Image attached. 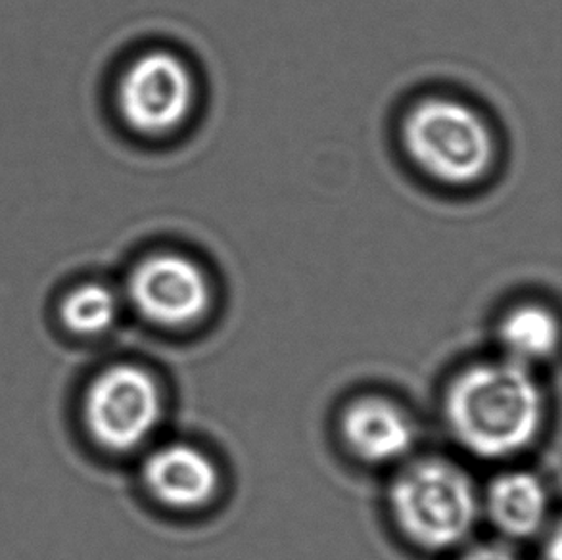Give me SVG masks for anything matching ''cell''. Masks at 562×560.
Masks as SVG:
<instances>
[{"mask_svg":"<svg viewBox=\"0 0 562 560\" xmlns=\"http://www.w3.org/2000/svg\"><path fill=\"white\" fill-rule=\"evenodd\" d=\"M446 417L469 451L482 459H503L525 449L538 434L543 402L522 365L482 363L451 384Z\"/></svg>","mask_w":562,"mask_h":560,"instance_id":"1","label":"cell"},{"mask_svg":"<svg viewBox=\"0 0 562 560\" xmlns=\"http://www.w3.org/2000/svg\"><path fill=\"white\" fill-rule=\"evenodd\" d=\"M403 144L426 175L448 184H471L495 158L492 130L482 115L453 99H426L403 122Z\"/></svg>","mask_w":562,"mask_h":560,"instance_id":"2","label":"cell"},{"mask_svg":"<svg viewBox=\"0 0 562 560\" xmlns=\"http://www.w3.org/2000/svg\"><path fill=\"white\" fill-rule=\"evenodd\" d=\"M390 505L397 526L426 549L461 544L479 516V497L469 477L438 459L403 470L392 485Z\"/></svg>","mask_w":562,"mask_h":560,"instance_id":"3","label":"cell"},{"mask_svg":"<svg viewBox=\"0 0 562 560\" xmlns=\"http://www.w3.org/2000/svg\"><path fill=\"white\" fill-rule=\"evenodd\" d=\"M196 85L189 66L166 51L143 54L120 79L117 108L138 135L161 137L179 130L194 108Z\"/></svg>","mask_w":562,"mask_h":560,"instance_id":"4","label":"cell"},{"mask_svg":"<svg viewBox=\"0 0 562 560\" xmlns=\"http://www.w3.org/2000/svg\"><path fill=\"white\" fill-rule=\"evenodd\" d=\"M160 388L135 365H115L87 390L85 421L92 438L112 451L140 446L160 423Z\"/></svg>","mask_w":562,"mask_h":560,"instance_id":"5","label":"cell"},{"mask_svg":"<svg viewBox=\"0 0 562 560\" xmlns=\"http://www.w3.org/2000/svg\"><path fill=\"white\" fill-rule=\"evenodd\" d=\"M127 288L138 313L156 325H190L210 305V282L204 271L179 254L143 259L133 269Z\"/></svg>","mask_w":562,"mask_h":560,"instance_id":"6","label":"cell"},{"mask_svg":"<svg viewBox=\"0 0 562 560\" xmlns=\"http://www.w3.org/2000/svg\"><path fill=\"white\" fill-rule=\"evenodd\" d=\"M143 478L148 492L173 508L202 507L220 485V474L207 455L184 444L154 451L146 459Z\"/></svg>","mask_w":562,"mask_h":560,"instance_id":"7","label":"cell"},{"mask_svg":"<svg viewBox=\"0 0 562 560\" xmlns=\"http://www.w3.org/2000/svg\"><path fill=\"white\" fill-rule=\"evenodd\" d=\"M342 436L351 453L382 464L409 453L415 444V426L392 403L369 397L353 403L344 413Z\"/></svg>","mask_w":562,"mask_h":560,"instance_id":"8","label":"cell"},{"mask_svg":"<svg viewBox=\"0 0 562 560\" xmlns=\"http://www.w3.org/2000/svg\"><path fill=\"white\" fill-rule=\"evenodd\" d=\"M487 511L495 526L510 538H528L540 530L548 513V493L528 472L497 478L487 493Z\"/></svg>","mask_w":562,"mask_h":560,"instance_id":"9","label":"cell"},{"mask_svg":"<svg viewBox=\"0 0 562 560\" xmlns=\"http://www.w3.org/2000/svg\"><path fill=\"white\" fill-rule=\"evenodd\" d=\"M499 334L510 361L522 367L553 356L559 344L555 317L549 311L532 305L520 307L507 315Z\"/></svg>","mask_w":562,"mask_h":560,"instance_id":"10","label":"cell"},{"mask_svg":"<svg viewBox=\"0 0 562 560\" xmlns=\"http://www.w3.org/2000/svg\"><path fill=\"white\" fill-rule=\"evenodd\" d=\"M61 321L71 333L94 336L106 333L117 317V302L110 288L89 282L71 290L60 307Z\"/></svg>","mask_w":562,"mask_h":560,"instance_id":"11","label":"cell"},{"mask_svg":"<svg viewBox=\"0 0 562 560\" xmlns=\"http://www.w3.org/2000/svg\"><path fill=\"white\" fill-rule=\"evenodd\" d=\"M461 560H517L513 555L499 546L476 547L471 553L464 555Z\"/></svg>","mask_w":562,"mask_h":560,"instance_id":"12","label":"cell"}]
</instances>
